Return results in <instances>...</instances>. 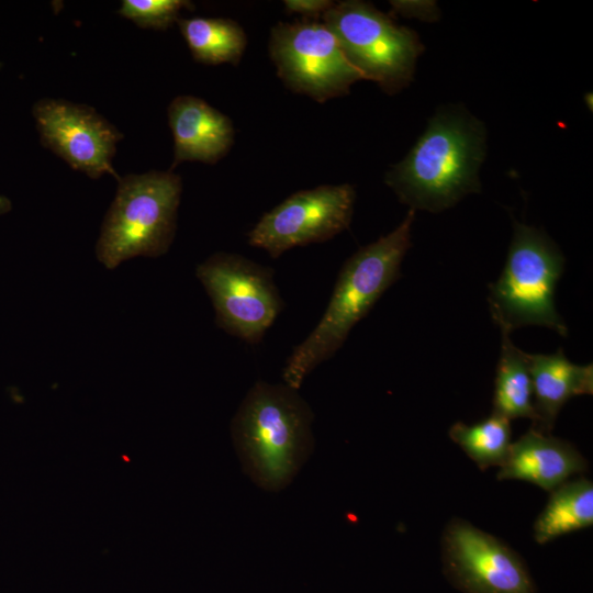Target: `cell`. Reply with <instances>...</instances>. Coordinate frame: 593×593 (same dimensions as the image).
Listing matches in <instances>:
<instances>
[{
  "instance_id": "cell-3",
  "label": "cell",
  "mask_w": 593,
  "mask_h": 593,
  "mask_svg": "<svg viewBox=\"0 0 593 593\" xmlns=\"http://www.w3.org/2000/svg\"><path fill=\"white\" fill-rule=\"evenodd\" d=\"M313 413L298 390L258 381L232 424L246 471L262 488L279 490L290 482L313 446Z\"/></svg>"
},
{
  "instance_id": "cell-6",
  "label": "cell",
  "mask_w": 593,
  "mask_h": 593,
  "mask_svg": "<svg viewBox=\"0 0 593 593\" xmlns=\"http://www.w3.org/2000/svg\"><path fill=\"white\" fill-rule=\"evenodd\" d=\"M322 16L363 79L374 81L389 94L413 81L417 58L424 51L414 30L359 0L334 2Z\"/></svg>"
},
{
  "instance_id": "cell-18",
  "label": "cell",
  "mask_w": 593,
  "mask_h": 593,
  "mask_svg": "<svg viewBox=\"0 0 593 593\" xmlns=\"http://www.w3.org/2000/svg\"><path fill=\"white\" fill-rule=\"evenodd\" d=\"M510 422L492 413L473 425L456 422L448 435L481 470H485L503 463L511 445Z\"/></svg>"
},
{
  "instance_id": "cell-5",
  "label": "cell",
  "mask_w": 593,
  "mask_h": 593,
  "mask_svg": "<svg viewBox=\"0 0 593 593\" xmlns=\"http://www.w3.org/2000/svg\"><path fill=\"white\" fill-rule=\"evenodd\" d=\"M104 217L97 256L108 269L134 256L156 257L171 245L182 191L179 175L150 170L119 180Z\"/></svg>"
},
{
  "instance_id": "cell-22",
  "label": "cell",
  "mask_w": 593,
  "mask_h": 593,
  "mask_svg": "<svg viewBox=\"0 0 593 593\" xmlns=\"http://www.w3.org/2000/svg\"><path fill=\"white\" fill-rule=\"evenodd\" d=\"M11 210V202L8 198L0 195V214L7 213Z\"/></svg>"
},
{
  "instance_id": "cell-11",
  "label": "cell",
  "mask_w": 593,
  "mask_h": 593,
  "mask_svg": "<svg viewBox=\"0 0 593 593\" xmlns=\"http://www.w3.org/2000/svg\"><path fill=\"white\" fill-rule=\"evenodd\" d=\"M41 143L72 169L98 179L121 177L112 166L123 134L93 108L60 99L38 100L32 110Z\"/></svg>"
},
{
  "instance_id": "cell-16",
  "label": "cell",
  "mask_w": 593,
  "mask_h": 593,
  "mask_svg": "<svg viewBox=\"0 0 593 593\" xmlns=\"http://www.w3.org/2000/svg\"><path fill=\"white\" fill-rule=\"evenodd\" d=\"M180 32L193 58L206 65L233 64L240 60L247 36L234 20L223 18H179Z\"/></svg>"
},
{
  "instance_id": "cell-1",
  "label": "cell",
  "mask_w": 593,
  "mask_h": 593,
  "mask_svg": "<svg viewBox=\"0 0 593 593\" xmlns=\"http://www.w3.org/2000/svg\"><path fill=\"white\" fill-rule=\"evenodd\" d=\"M486 154V128L462 105H446L428 121L407 155L384 182L413 210L437 213L481 191L479 171Z\"/></svg>"
},
{
  "instance_id": "cell-20",
  "label": "cell",
  "mask_w": 593,
  "mask_h": 593,
  "mask_svg": "<svg viewBox=\"0 0 593 593\" xmlns=\"http://www.w3.org/2000/svg\"><path fill=\"white\" fill-rule=\"evenodd\" d=\"M392 12L403 16L417 18L424 21H436L440 11L434 1H390Z\"/></svg>"
},
{
  "instance_id": "cell-8",
  "label": "cell",
  "mask_w": 593,
  "mask_h": 593,
  "mask_svg": "<svg viewBox=\"0 0 593 593\" xmlns=\"http://www.w3.org/2000/svg\"><path fill=\"white\" fill-rule=\"evenodd\" d=\"M269 55L289 90L320 103L349 93L363 79L324 22H278L270 31Z\"/></svg>"
},
{
  "instance_id": "cell-2",
  "label": "cell",
  "mask_w": 593,
  "mask_h": 593,
  "mask_svg": "<svg viewBox=\"0 0 593 593\" xmlns=\"http://www.w3.org/2000/svg\"><path fill=\"white\" fill-rule=\"evenodd\" d=\"M414 219L415 210L410 209L395 230L345 261L321 320L287 358L282 370L287 385L299 390L305 377L336 354L353 327L400 278L402 260L412 246Z\"/></svg>"
},
{
  "instance_id": "cell-9",
  "label": "cell",
  "mask_w": 593,
  "mask_h": 593,
  "mask_svg": "<svg viewBox=\"0 0 593 593\" xmlns=\"http://www.w3.org/2000/svg\"><path fill=\"white\" fill-rule=\"evenodd\" d=\"M355 200L348 183L300 190L260 217L248 244L278 258L293 247L326 242L349 227Z\"/></svg>"
},
{
  "instance_id": "cell-7",
  "label": "cell",
  "mask_w": 593,
  "mask_h": 593,
  "mask_svg": "<svg viewBox=\"0 0 593 593\" xmlns=\"http://www.w3.org/2000/svg\"><path fill=\"white\" fill-rule=\"evenodd\" d=\"M219 328L251 345L260 343L284 307L272 268L242 255L215 253L197 267Z\"/></svg>"
},
{
  "instance_id": "cell-13",
  "label": "cell",
  "mask_w": 593,
  "mask_h": 593,
  "mask_svg": "<svg viewBox=\"0 0 593 593\" xmlns=\"http://www.w3.org/2000/svg\"><path fill=\"white\" fill-rule=\"evenodd\" d=\"M586 468V460L572 444L532 427L511 443L497 479L522 480L551 492Z\"/></svg>"
},
{
  "instance_id": "cell-12",
  "label": "cell",
  "mask_w": 593,
  "mask_h": 593,
  "mask_svg": "<svg viewBox=\"0 0 593 593\" xmlns=\"http://www.w3.org/2000/svg\"><path fill=\"white\" fill-rule=\"evenodd\" d=\"M174 137L171 169L183 161L216 164L227 155L235 131L231 119L193 96H178L168 107Z\"/></svg>"
},
{
  "instance_id": "cell-10",
  "label": "cell",
  "mask_w": 593,
  "mask_h": 593,
  "mask_svg": "<svg viewBox=\"0 0 593 593\" xmlns=\"http://www.w3.org/2000/svg\"><path fill=\"white\" fill-rule=\"evenodd\" d=\"M444 570L463 593H535L529 571L506 544L454 518L441 538Z\"/></svg>"
},
{
  "instance_id": "cell-14",
  "label": "cell",
  "mask_w": 593,
  "mask_h": 593,
  "mask_svg": "<svg viewBox=\"0 0 593 593\" xmlns=\"http://www.w3.org/2000/svg\"><path fill=\"white\" fill-rule=\"evenodd\" d=\"M536 418L533 428L549 434L562 406L573 396L592 394L593 367L571 362L556 354H526Z\"/></svg>"
},
{
  "instance_id": "cell-17",
  "label": "cell",
  "mask_w": 593,
  "mask_h": 593,
  "mask_svg": "<svg viewBox=\"0 0 593 593\" xmlns=\"http://www.w3.org/2000/svg\"><path fill=\"white\" fill-rule=\"evenodd\" d=\"M492 413L508 421L529 418L534 422L536 418L526 353L517 348L506 333H502Z\"/></svg>"
},
{
  "instance_id": "cell-19",
  "label": "cell",
  "mask_w": 593,
  "mask_h": 593,
  "mask_svg": "<svg viewBox=\"0 0 593 593\" xmlns=\"http://www.w3.org/2000/svg\"><path fill=\"white\" fill-rule=\"evenodd\" d=\"M182 9H193L188 0H123L119 13L143 29L166 30Z\"/></svg>"
},
{
  "instance_id": "cell-21",
  "label": "cell",
  "mask_w": 593,
  "mask_h": 593,
  "mask_svg": "<svg viewBox=\"0 0 593 593\" xmlns=\"http://www.w3.org/2000/svg\"><path fill=\"white\" fill-rule=\"evenodd\" d=\"M334 1L329 0H284L283 5L287 13L300 14L305 19L318 18L329 10Z\"/></svg>"
},
{
  "instance_id": "cell-15",
  "label": "cell",
  "mask_w": 593,
  "mask_h": 593,
  "mask_svg": "<svg viewBox=\"0 0 593 593\" xmlns=\"http://www.w3.org/2000/svg\"><path fill=\"white\" fill-rule=\"evenodd\" d=\"M593 525V483L585 478L566 481L551 491L534 524V539L545 545L557 537Z\"/></svg>"
},
{
  "instance_id": "cell-4",
  "label": "cell",
  "mask_w": 593,
  "mask_h": 593,
  "mask_svg": "<svg viewBox=\"0 0 593 593\" xmlns=\"http://www.w3.org/2000/svg\"><path fill=\"white\" fill-rule=\"evenodd\" d=\"M563 267L561 250L546 233L515 222L504 268L489 286L491 317L501 333L539 325L567 336V325L555 305Z\"/></svg>"
}]
</instances>
